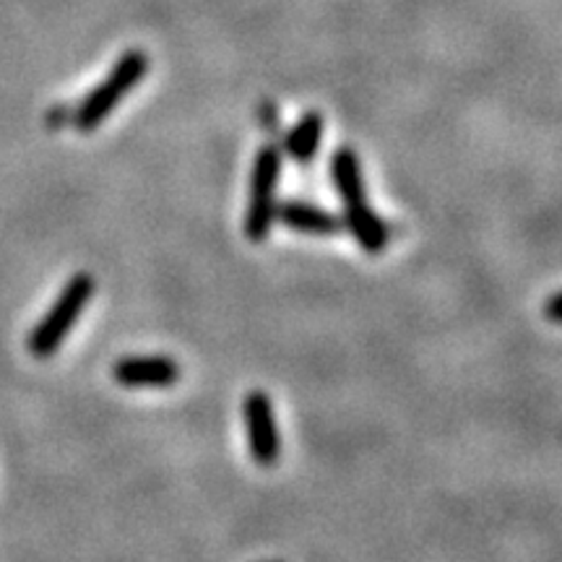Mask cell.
I'll return each mask as SVG.
<instances>
[{
  "label": "cell",
  "mask_w": 562,
  "mask_h": 562,
  "mask_svg": "<svg viewBox=\"0 0 562 562\" xmlns=\"http://www.w3.org/2000/svg\"><path fill=\"white\" fill-rule=\"evenodd\" d=\"M281 180V154L277 146L266 144L258 149L250 170L248 209H245V237L250 243H263L269 237L271 224L277 220Z\"/></svg>",
  "instance_id": "cell-4"
},
{
  "label": "cell",
  "mask_w": 562,
  "mask_h": 562,
  "mask_svg": "<svg viewBox=\"0 0 562 562\" xmlns=\"http://www.w3.org/2000/svg\"><path fill=\"white\" fill-rule=\"evenodd\" d=\"M180 375L172 357H123L112 364V378L123 389H172Z\"/></svg>",
  "instance_id": "cell-6"
},
{
  "label": "cell",
  "mask_w": 562,
  "mask_h": 562,
  "mask_svg": "<svg viewBox=\"0 0 562 562\" xmlns=\"http://www.w3.org/2000/svg\"><path fill=\"white\" fill-rule=\"evenodd\" d=\"M94 277L87 271L74 273L66 281V286H63L53 305L47 307V313L34 323L30 341H26V347L37 360H50L55 351L68 341L70 331H74V326L89 307L91 297H94Z\"/></svg>",
  "instance_id": "cell-2"
},
{
  "label": "cell",
  "mask_w": 562,
  "mask_h": 562,
  "mask_svg": "<svg viewBox=\"0 0 562 562\" xmlns=\"http://www.w3.org/2000/svg\"><path fill=\"white\" fill-rule=\"evenodd\" d=\"M243 422L248 451L258 467H277L281 456V435L277 425V412L266 391H250L243 398Z\"/></svg>",
  "instance_id": "cell-5"
},
{
  "label": "cell",
  "mask_w": 562,
  "mask_h": 562,
  "mask_svg": "<svg viewBox=\"0 0 562 562\" xmlns=\"http://www.w3.org/2000/svg\"><path fill=\"white\" fill-rule=\"evenodd\" d=\"M331 178L339 199L344 203V229L360 243V248L370 256H381L389 245V227L368 201V188H364V175L357 151L341 146L331 157Z\"/></svg>",
  "instance_id": "cell-1"
},
{
  "label": "cell",
  "mask_w": 562,
  "mask_h": 562,
  "mask_svg": "<svg viewBox=\"0 0 562 562\" xmlns=\"http://www.w3.org/2000/svg\"><path fill=\"white\" fill-rule=\"evenodd\" d=\"M321 138H323V115L321 112H307V115H302L300 121L292 125V131L286 133L284 149L294 161L307 165V161H313L315 154H318Z\"/></svg>",
  "instance_id": "cell-8"
},
{
  "label": "cell",
  "mask_w": 562,
  "mask_h": 562,
  "mask_svg": "<svg viewBox=\"0 0 562 562\" xmlns=\"http://www.w3.org/2000/svg\"><path fill=\"white\" fill-rule=\"evenodd\" d=\"M146 70H149V58L140 50H128L121 55L108 74V79L97 83V87L83 97V102L74 115L76 131L91 133L100 128L112 112H115L117 104L136 89V83L146 76Z\"/></svg>",
  "instance_id": "cell-3"
},
{
  "label": "cell",
  "mask_w": 562,
  "mask_h": 562,
  "mask_svg": "<svg viewBox=\"0 0 562 562\" xmlns=\"http://www.w3.org/2000/svg\"><path fill=\"white\" fill-rule=\"evenodd\" d=\"M544 313L552 323H562V292H558L554 297H550V302H547V307H544Z\"/></svg>",
  "instance_id": "cell-9"
},
{
  "label": "cell",
  "mask_w": 562,
  "mask_h": 562,
  "mask_svg": "<svg viewBox=\"0 0 562 562\" xmlns=\"http://www.w3.org/2000/svg\"><path fill=\"white\" fill-rule=\"evenodd\" d=\"M277 220L290 227L292 232H302V235H339L344 232L341 216H336L334 211L315 206L307 201H284L277 206Z\"/></svg>",
  "instance_id": "cell-7"
}]
</instances>
